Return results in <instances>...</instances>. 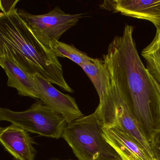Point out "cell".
I'll return each instance as SVG.
<instances>
[{
	"label": "cell",
	"mask_w": 160,
	"mask_h": 160,
	"mask_svg": "<svg viewBox=\"0 0 160 160\" xmlns=\"http://www.w3.org/2000/svg\"><path fill=\"white\" fill-rule=\"evenodd\" d=\"M17 12L36 38L51 50L53 46L59 42L61 36L76 26L84 16L83 13H66L58 6L44 14H32L23 9H18Z\"/></svg>",
	"instance_id": "obj_6"
},
{
	"label": "cell",
	"mask_w": 160,
	"mask_h": 160,
	"mask_svg": "<svg viewBox=\"0 0 160 160\" xmlns=\"http://www.w3.org/2000/svg\"><path fill=\"white\" fill-rule=\"evenodd\" d=\"M152 79H153V82H154V84H155V86H156V88H157V89H158V91H159V93L160 94V86L158 84V83L152 78Z\"/></svg>",
	"instance_id": "obj_17"
},
{
	"label": "cell",
	"mask_w": 160,
	"mask_h": 160,
	"mask_svg": "<svg viewBox=\"0 0 160 160\" xmlns=\"http://www.w3.org/2000/svg\"><path fill=\"white\" fill-rule=\"evenodd\" d=\"M134 28L126 25L103 55L111 80L132 110L150 143L160 132V94L142 62L133 38Z\"/></svg>",
	"instance_id": "obj_1"
},
{
	"label": "cell",
	"mask_w": 160,
	"mask_h": 160,
	"mask_svg": "<svg viewBox=\"0 0 160 160\" xmlns=\"http://www.w3.org/2000/svg\"><path fill=\"white\" fill-rule=\"evenodd\" d=\"M18 0L15 1H2L1 0V13L8 14L12 11L15 10L16 6Z\"/></svg>",
	"instance_id": "obj_15"
},
{
	"label": "cell",
	"mask_w": 160,
	"mask_h": 160,
	"mask_svg": "<svg viewBox=\"0 0 160 160\" xmlns=\"http://www.w3.org/2000/svg\"></svg>",
	"instance_id": "obj_18"
},
{
	"label": "cell",
	"mask_w": 160,
	"mask_h": 160,
	"mask_svg": "<svg viewBox=\"0 0 160 160\" xmlns=\"http://www.w3.org/2000/svg\"><path fill=\"white\" fill-rule=\"evenodd\" d=\"M150 144L155 159L160 160V132L153 137Z\"/></svg>",
	"instance_id": "obj_16"
},
{
	"label": "cell",
	"mask_w": 160,
	"mask_h": 160,
	"mask_svg": "<svg viewBox=\"0 0 160 160\" xmlns=\"http://www.w3.org/2000/svg\"><path fill=\"white\" fill-rule=\"evenodd\" d=\"M94 113L102 127L117 126L127 132L151 158L156 160L150 143L140 130L132 110L111 80Z\"/></svg>",
	"instance_id": "obj_4"
},
{
	"label": "cell",
	"mask_w": 160,
	"mask_h": 160,
	"mask_svg": "<svg viewBox=\"0 0 160 160\" xmlns=\"http://www.w3.org/2000/svg\"><path fill=\"white\" fill-rule=\"evenodd\" d=\"M52 50L57 58H67L80 66L92 59L72 45L67 44L59 41L53 46Z\"/></svg>",
	"instance_id": "obj_14"
},
{
	"label": "cell",
	"mask_w": 160,
	"mask_h": 160,
	"mask_svg": "<svg viewBox=\"0 0 160 160\" xmlns=\"http://www.w3.org/2000/svg\"><path fill=\"white\" fill-rule=\"evenodd\" d=\"M0 141L16 160H34L36 150L28 131L12 123L0 129Z\"/></svg>",
	"instance_id": "obj_10"
},
{
	"label": "cell",
	"mask_w": 160,
	"mask_h": 160,
	"mask_svg": "<svg viewBox=\"0 0 160 160\" xmlns=\"http://www.w3.org/2000/svg\"><path fill=\"white\" fill-rule=\"evenodd\" d=\"M80 67L90 79L101 99L111 82L110 73L104 62L103 59L92 58Z\"/></svg>",
	"instance_id": "obj_12"
},
{
	"label": "cell",
	"mask_w": 160,
	"mask_h": 160,
	"mask_svg": "<svg viewBox=\"0 0 160 160\" xmlns=\"http://www.w3.org/2000/svg\"><path fill=\"white\" fill-rule=\"evenodd\" d=\"M17 11L16 8L9 13L0 14V44L29 73L38 74L63 90L74 92L64 79L58 58L36 38Z\"/></svg>",
	"instance_id": "obj_2"
},
{
	"label": "cell",
	"mask_w": 160,
	"mask_h": 160,
	"mask_svg": "<svg viewBox=\"0 0 160 160\" xmlns=\"http://www.w3.org/2000/svg\"><path fill=\"white\" fill-rule=\"evenodd\" d=\"M62 137L78 160H122L103 136L102 126L94 112L68 123Z\"/></svg>",
	"instance_id": "obj_3"
},
{
	"label": "cell",
	"mask_w": 160,
	"mask_h": 160,
	"mask_svg": "<svg viewBox=\"0 0 160 160\" xmlns=\"http://www.w3.org/2000/svg\"><path fill=\"white\" fill-rule=\"evenodd\" d=\"M0 65L7 75L8 87L15 88L20 96L38 99V87L34 75L26 72L8 49L2 44H0Z\"/></svg>",
	"instance_id": "obj_9"
},
{
	"label": "cell",
	"mask_w": 160,
	"mask_h": 160,
	"mask_svg": "<svg viewBox=\"0 0 160 160\" xmlns=\"http://www.w3.org/2000/svg\"><path fill=\"white\" fill-rule=\"evenodd\" d=\"M102 10L150 21L160 28V0H110L100 5Z\"/></svg>",
	"instance_id": "obj_8"
},
{
	"label": "cell",
	"mask_w": 160,
	"mask_h": 160,
	"mask_svg": "<svg viewBox=\"0 0 160 160\" xmlns=\"http://www.w3.org/2000/svg\"><path fill=\"white\" fill-rule=\"evenodd\" d=\"M141 56L150 74L160 86V28L156 29L154 38L143 49Z\"/></svg>",
	"instance_id": "obj_13"
},
{
	"label": "cell",
	"mask_w": 160,
	"mask_h": 160,
	"mask_svg": "<svg viewBox=\"0 0 160 160\" xmlns=\"http://www.w3.org/2000/svg\"><path fill=\"white\" fill-rule=\"evenodd\" d=\"M0 120L12 122L28 132L54 138L62 137L68 124L63 116L48 107L40 100L21 112L1 108Z\"/></svg>",
	"instance_id": "obj_5"
},
{
	"label": "cell",
	"mask_w": 160,
	"mask_h": 160,
	"mask_svg": "<svg viewBox=\"0 0 160 160\" xmlns=\"http://www.w3.org/2000/svg\"><path fill=\"white\" fill-rule=\"evenodd\" d=\"M34 78L38 87V99L50 109L63 116L68 123L84 117L74 98L58 90L40 75L36 74Z\"/></svg>",
	"instance_id": "obj_7"
},
{
	"label": "cell",
	"mask_w": 160,
	"mask_h": 160,
	"mask_svg": "<svg viewBox=\"0 0 160 160\" xmlns=\"http://www.w3.org/2000/svg\"><path fill=\"white\" fill-rule=\"evenodd\" d=\"M103 136L122 160H154L118 126L102 127Z\"/></svg>",
	"instance_id": "obj_11"
}]
</instances>
